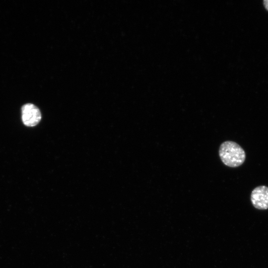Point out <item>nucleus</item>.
<instances>
[{
    "label": "nucleus",
    "instance_id": "nucleus-1",
    "mask_svg": "<svg viewBox=\"0 0 268 268\" xmlns=\"http://www.w3.org/2000/svg\"><path fill=\"white\" fill-rule=\"evenodd\" d=\"M219 154L222 162L230 167L241 165L246 159L244 149L238 143L232 141H226L221 143Z\"/></svg>",
    "mask_w": 268,
    "mask_h": 268
},
{
    "label": "nucleus",
    "instance_id": "nucleus-2",
    "mask_svg": "<svg viewBox=\"0 0 268 268\" xmlns=\"http://www.w3.org/2000/svg\"><path fill=\"white\" fill-rule=\"evenodd\" d=\"M22 120L27 127L37 125L41 119V114L39 108L31 103H27L21 108Z\"/></svg>",
    "mask_w": 268,
    "mask_h": 268
},
{
    "label": "nucleus",
    "instance_id": "nucleus-3",
    "mask_svg": "<svg viewBox=\"0 0 268 268\" xmlns=\"http://www.w3.org/2000/svg\"><path fill=\"white\" fill-rule=\"evenodd\" d=\"M251 201L253 206L258 209L268 208V187L260 186L255 188L251 194Z\"/></svg>",
    "mask_w": 268,
    "mask_h": 268
},
{
    "label": "nucleus",
    "instance_id": "nucleus-4",
    "mask_svg": "<svg viewBox=\"0 0 268 268\" xmlns=\"http://www.w3.org/2000/svg\"><path fill=\"white\" fill-rule=\"evenodd\" d=\"M264 4L266 8L268 10V0H264Z\"/></svg>",
    "mask_w": 268,
    "mask_h": 268
}]
</instances>
